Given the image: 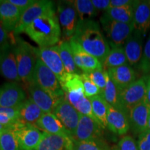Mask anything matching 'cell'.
I'll list each match as a JSON object with an SVG mask.
<instances>
[{"mask_svg":"<svg viewBox=\"0 0 150 150\" xmlns=\"http://www.w3.org/2000/svg\"><path fill=\"white\" fill-rule=\"evenodd\" d=\"M71 39L87 53L96 57L102 63L110 50L107 40L101 31L99 23L93 20H79L76 31Z\"/></svg>","mask_w":150,"mask_h":150,"instance_id":"6da1fadb","label":"cell"},{"mask_svg":"<svg viewBox=\"0 0 150 150\" xmlns=\"http://www.w3.org/2000/svg\"><path fill=\"white\" fill-rule=\"evenodd\" d=\"M39 47L58 45L62 32L55 10L47 13L30 24L24 31Z\"/></svg>","mask_w":150,"mask_h":150,"instance_id":"7a4b0ae2","label":"cell"},{"mask_svg":"<svg viewBox=\"0 0 150 150\" xmlns=\"http://www.w3.org/2000/svg\"><path fill=\"white\" fill-rule=\"evenodd\" d=\"M14 46L20 81L29 84L33 81V72L38 60L35 48L19 37H16Z\"/></svg>","mask_w":150,"mask_h":150,"instance_id":"3957f363","label":"cell"},{"mask_svg":"<svg viewBox=\"0 0 150 150\" xmlns=\"http://www.w3.org/2000/svg\"><path fill=\"white\" fill-rule=\"evenodd\" d=\"M32 81L54 97L58 98L65 97L59 79L39 59L35 64Z\"/></svg>","mask_w":150,"mask_h":150,"instance_id":"277c9868","label":"cell"},{"mask_svg":"<svg viewBox=\"0 0 150 150\" xmlns=\"http://www.w3.org/2000/svg\"><path fill=\"white\" fill-rule=\"evenodd\" d=\"M57 14L63 40L69 41L74 35L79 22V16L72 1H59Z\"/></svg>","mask_w":150,"mask_h":150,"instance_id":"5b68a950","label":"cell"},{"mask_svg":"<svg viewBox=\"0 0 150 150\" xmlns=\"http://www.w3.org/2000/svg\"><path fill=\"white\" fill-rule=\"evenodd\" d=\"M147 85L145 77L135 81L128 87L119 92V103L122 110L129 113L134 106L146 99Z\"/></svg>","mask_w":150,"mask_h":150,"instance_id":"8992f818","label":"cell"},{"mask_svg":"<svg viewBox=\"0 0 150 150\" xmlns=\"http://www.w3.org/2000/svg\"><path fill=\"white\" fill-rule=\"evenodd\" d=\"M100 22L112 47L125 45L126 40L134 31V24L116 22L104 16L101 18Z\"/></svg>","mask_w":150,"mask_h":150,"instance_id":"52a82bcc","label":"cell"},{"mask_svg":"<svg viewBox=\"0 0 150 150\" xmlns=\"http://www.w3.org/2000/svg\"><path fill=\"white\" fill-rule=\"evenodd\" d=\"M53 10L55 9L54 4L52 1L35 0V2L31 6L22 13L20 20L13 31L14 34L18 35L21 33H24L26 28L34 20Z\"/></svg>","mask_w":150,"mask_h":150,"instance_id":"ba28073f","label":"cell"},{"mask_svg":"<svg viewBox=\"0 0 150 150\" xmlns=\"http://www.w3.org/2000/svg\"><path fill=\"white\" fill-rule=\"evenodd\" d=\"M52 112L62 123L68 136L72 138L79 121V112L65 97L56 104Z\"/></svg>","mask_w":150,"mask_h":150,"instance_id":"9c48e42d","label":"cell"},{"mask_svg":"<svg viewBox=\"0 0 150 150\" xmlns=\"http://www.w3.org/2000/svg\"><path fill=\"white\" fill-rule=\"evenodd\" d=\"M35 52L38 59L56 74L59 81L63 79L67 72L60 56L59 45L35 48Z\"/></svg>","mask_w":150,"mask_h":150,"instance_id":"30bf717a","label":"cell"},{"mask_svg":"<svg viewBox=\"0 0 150 150\" xmlns=\"http://www.w3.org/2000/svg\"><path fill=\"white\" fill-rule=\"evenodd\" d=\"M103 129L96 120L80 114L77 128L72 139L73 141L102 139Z\"/></svg>","mask_w":150,"mask_h":150,"instance_id":"8fae6325","label":"cell"},{"mask_svg":"<svg viewBox=\"0 0 150 150\" xmlns=\"http://www.w3.org/2000/svg\"><path fill=\"white\" fill-rule=\"evenodd\" d=\"M15 130L22 150H36L42 138L43 132L33 125L21 123L16 125Z\"/></svg>","mask_w":150,"mask_h":150,"instance_id":"7c38bea8","label":"cell"},{"mask_svg":"<svg viewBox=\"0 0 150 150\" xmlns=\"http://www.w3.org/2000/svg\"><path fill=\"white\" fill-rule=\"evenodd\" d=\"M15 42L8 44L4 50L0 59V74L11 82L17 83L20 81V79L15 53Z\"/></svg>","mask_w":150,"mask_h":150,"instance_id":"4fadbf2b","label":"cell"},{"mask_svg":"<svg viewBox=\"0 0 150 150\" xmlns=\"http://www.w3.org/2000/svg\"><path fill=\"white\" fill-rule=\"evenodd\" d=\"M27 86L29 99L32 100L44 113L53 111L56 104L63 98H58L53 96L33 81L27 84Z\"/></svg>","mask_w":150,"mask_h":150,"instance_id":"5bb4252c","label":"cell"},{"mask_svg":"<svg viewBox=\"0 0 150 150\" xmlns=\"http://www.w3.org/2000/svg\"><path fill=\"white\" fill-rule=\"evenodd\" d=\"M150 106L146 99L136 105L129 111V117L130 129L135 135H140L148 129V119Z\"/></svg>","mask_w":150,"mask_h":150,"instance_id":"9a60e30c","label":"cell"},{"mask_svg":"<svg viewBox=\"0 0 150 150\" xmlns=\"http://www.w3.org/2000/svg\"><path fill=\"white\" fill-rule=\"evenodd\" d=\"M25 99V92L16 82L0 86V107L17 108Z\"/></svg>","mask_w":150,"mask_h":150,"instance_id":"2e32d148","label":"cell"},{"mask_svg":"<svg viewBox=\"0 0 150 150\" xmlns=\"http://www.w3.org/2000/svg\"><path fill=\"white\" fill-rule=\"evenodd\" d=\"M76 67L83 72H89L96 70H103L100 61L91 54L87 53L72 39L69 40Z\"/></svg>","mask_w":150,"mask_h":150,"instance_id":"e0dca14e","label":"cell"},{"mask_svg":"<svg viewBox=\"0 0 150 150\" xmlns=\"http://www.w3.org/2000/svg\"><path fill=\"white\" fill-rule=\"evenodd\" d=\"M107 127L110 131L117 135H124L130 129L129 114L126 111L108 105Z\"/></svg>","mask_w":150,"mask_h":150,"instance_id":"ac0fdd59","label":"cell"},{"mask_svg":"<svg viewBox=\"0 0 150 150\" xmlns=\"http://www.w3.org/2000/svg\"><path fill=\"white\" fill-rule=\"evenodd\" d=\"M142 34L135 31L126 40L124 45L128 64L131 67H139L142 56Z\"/></svg>","mask_w":150,"mask_h":150,"instance_id":"d6986e66","label":"cell"},{"mask_svg":"<svg viewBox=\"0 0 150 150\" xmlns=\"http://www.w3.org/2000/svg\"><path fill=\"white\" fill-rule=\"evenodd\" d=\"M106 72L119 92L136 81V73L129 64L108 69Z\"/></svg>","mask_w":150,"mask_h":150,"instance_id":"ffe728a7","label":"cell"},{"mask_svg":"<svg viewBox=\"0 0 150 150\" xmlns=\"http://www.w3.org/2000/svg\"><path fill=\"white\" fill-rule=\"evenodd\" d=\"M134 30L145 35L150 29V1H134Z\"/></svg>","mask_w":150,"mask_h":150,"instance_id":"44dd1931","label":"cell"},{"mask_svg":"<svg viewBox=\"0 0 150 150\" xmlns=\"http://www.w3.org/2000/svg\"><path fill=\"white\" fill-rule=\"evenodd\" d=\"M73 140L70 137L43 132L36 150H72Z\"/></svg>","mask_w":150,"mask_h":150,"instance_id":"7402d4cb","label":"cell"},{"mask_svg":"<svg viewBox=\"0 0 150 150\" xmlns=\"http://www.w3.org/2000/svg\"><path fill=\"white\" fill-rule=\"evenodd\" d=\"M19 113V122L35 126L43 115V111L32 100L26 99L17 107Z\"/></svg>","mask_w":150,"mask_h":150,"instance_id":"603a6c76","label":"cell"},{"mask_svg":"<svg viewBox=\"0 0 150 150\" xmlns=\"http://www.w3.org/2000/svg\"><path fill=\"white\" fill-rule=\"evenodd\" d=\"M21 14L22 11L8 0L0 1V22L8 31L13 32Z\"/></svg>","mask_w":150,"mask_h":150,"instance_id":"cb8c5ba5","label":"cell"},{"mask_svg":"<svg viewBox=\"0 0 150 150\" xmlns=\"http://www.w3.org/2000/svg\"><path fill=\"white\" fill-rule=\"evenodd\" d=\"M35 127L48 134L69 136L62 123L52 112L43 113Z\"/></svg>","mask_w":150,"mask_h":150,"instance_id":"d4e9b609","label":"cell"},{"mask_svg":"<svg viewBox=\"0 0 150 150\" xmlns=\"http://www.w3.org/2000/svg\"><path fill=\"white\" fill-rule=\"evenodd\" d=\"M65 97L80 114L95 119L93 113L91 101L85 96L84 92L65 93Z\"/></svg>","mask_w":150,"mask_h":150,"instance_id":"484cf974","label":"cell"},{"mask_svg":"<svg viewBox=\"0 0 150 150\" xmlns=\"http://www.w3.org/2000/svg\"><path fill=\"white\" fill-rule=\"evenodd\" d=\"M134 1L131 4L118 8H110L103 16L114 21L126 24H134Z\"/></svg>","mask_w":150,"mask_h":150,"instance_id":"4316f807","label":"cell"},{"mask_svg":"<svg viewBox=\"0 0 150 150\" xmlns=\"http://www.w3.org/2000/svg\"><path fill=\"white\" fill-rule=\"evenodd\" d=\"M92 104L93 113L95 120L103 129L107 127V113L108 104L101 95L89 98Z\"/></svg>","mask_w":150,"mask_h":150,"instance_id":"83f0119b","label":"cell"},{"mask_svg":"<svg viewBox=\"0 0 150 150\" xmlns=\"http://www.w3.org/2000/svg\"><path fill=\"white\" fill-rule=\"evenodd\" d=\"M102 64L103 70L106 71L108 69L128 64L123 47H112Z\"/></svg>","mask_w":150,"mask_h":150,"instance_id":"f1b7e54d","label":"cell"},{"mask_svg":"<svg viewBox=\"0 0 150 150\" xmlns=\"http://www.w3.org/2000/svg\"><path fill=\"white\" fill-rule=\"evenodd\" d=\"M58 45H59L60 56L66 72L70 74H74V73L79 74L77 70L78 67L74 63L70 42L63 40L59 44H58Z\"/></svg>","mask_w":150,"mask_h":150,"instance_id":"f546056e","label":"cell"},{"mask_svg":"<svg viewBox=\"0 0 150 150\" xmlns=\"http://www.w3.org/2000/svg\"><path fill=\"white\" fill-rule=\"evenodd\" d=\"M61 88L64 93L73 92H84L83 81L81 74L66 73L63 79L60 81Z\"/></svg>","mask_w":150,"mask_h":150,"instance_id":"4dcf8cb0","label":"cell"},{"mask_svg":"<svg viewBox=\"0 0 150 150\" xmlns=\"http://www.w3.org/2000/svg\"><path fill=\"white\" fill-rule=\"evenodd\" d=\"M15 127L6 129L0 134V150H22L19 143Z\"/></svg>","mask_w":150,"mask_h":150,"instance_id":"1f68e13d","label":"cell"},{"mask_svg":"<svg viewBox=\"0 0 150 150\" xmlns=\"http://www.w3.org/2000/svg\"><path fill=\"white\" fill-rule=\"evenodd\" d=\"M72 2L78 13L79 21L93 20L94 17L97 16V10L91 0H75Z\"/></svg>","mask_w":150,"mask_h":150,"instance_id":"d6a6232c","label":"cell"},{"mask_svg":"<svg viewBox=\"0 0 150 150\" xmlns=\"http://www.w3.org/2000/svg\"><path fill=\"white\" fill-rule=\"evenodd\" d=\"M106 87L102 91L101 95L104 97L106 102L108 103V105L115 107L118 109H121L119 103V91L116 87L113 82L110 79L108 76L107 72L106 71Z\"/></svg>","mask_w":150,"mask_h":150,"instance_id":"836d02e7","label":"cell"},{"mask_svg":"<svg viewBox=\"0 0 150 150\" xmlns=\"http://www.w3.org/2000/svg\"><path fill=\"white\" fill-rule=\"evenodd\" d=\"M72 150H110L102 139L73 141Z\"/></svg>","mask_w":150,"mask_h":150,"instance_id":"e575fe53","label":"cell"},{"mask_svg":"<svg viewBox=\"0 0 150 150\" xmlns=\"http://www.w3.org/2000/svg\"><path fill=\"white\" fill-rule=\"evenodd\" d=\"M84 73L90 79V80L92 82H93L101 90L102 93V91H104L105 87H106V70H96L89 72Z\"/></svg>","mask_w":150,"mask_h":150,"instance_id":"d590c367","label":"cell"},{"mask_svg":"<svg viewBox=\"0 0 150 150\" xmlns=\"http://www.w3.org/2000/svg\"><path fill=\"white\" fill-rule=\"evenodd\" d=\"M81 76L82 81H83L84 95L86 97L90 98V97L97 96V95L102 94L101 90L90 80V79L86 76L85 73H81Z\"/></svg>","mask_w":150,"mask_h":150,"instance_id":"8d00e7d4","label":"cell"},{"mask_svg":"<svg viewBox=\"0 0 150 150\" xmlns=\"http://www.w3.org/2000/svg\"><path fill=\"white\" fill-rule=\"evenodd\" d=\"M138 69L142 71L143 74H150V35L145 43Z\"/></svg>","mask_w":150,"mask_h":150,"instance_id":"74e56055","label":"cell"},{"mask_svg":"<svg viewBox=\"0 0 150 150\" xmlns=\"http://www.w3.org/2000/svg\"><path fill=\"white\" fill-rule=\"evenodd\" d=\"M16 36L13 32L8 31L0 22V49L4 48L11 42H16Z\"/></svg>","mask_w":150,"mask_h":150,"instance_id":"f35d334b","label":"cell"},{"mask_svg":"<svg viewBox=\"0 0 150 150\" xmlns=\"http://www.w3.org/2000/svg\"><path fill=\"white\" fill-rule=\"evenodd\" d=\"M114 150H138V144L131 136H124L119 140L117 147Z\"/></svg>","mask_w":150,"mask_h":150,"instance_id":"ab89813d","label":"cell"},{"mask_svg":"<svg viewBox=\"0 0 150 150\" xmlns=\"http://www.w3.org/2000/svg\"><path fill=\"white\" fill-rule=\"evenodd\" d=\"M138 150H150V131L140 134L138 140Z\"/></svg>","mask_w":150,"mask_h":150,"instance_id":"60d3db41","label":"cell"},{"mask_svg":"<svg viewBox=\"0 0 150 150\" xmlns=\"http://www.w3.org/2000/svg\"><path fill=\"white\" fill-rule=\"evenodd\" d=\"M0 113L4 115L16 122H19V113L17 108L0 107Z\"/></svg>","mask_w":150,"mask_h":150,"instance_id":"b9f144b4","label":"cell"},{"mask_svg":"<svg viewBox=\"0 0 150 150\" xmlns=\"http://www.w3.org/2000/svg\"><path fill=\"white\" fill-rule=\"evenodd\" d=\"M8 1L11 4L16 6L22 13L24 10L31 6L35 2V0H8Z\"/></svg>","mask_w":150,"mask_h":150,"instance_id":"7bdbcfd3","label":"cell"},{"mask_svg":"<svg viewBox=\"0 0 150 150\" xmlns=\"http://www.w3.org/2000/svg\"><path fill=\"white\" fill-rule=\"evenodd\" d=\"M91 1L97 10L106 11L110 8V0H91Z\"/></svg>","mask_w":150,"mask_h":150,"instance_id":"ee69618b","label":"cell"},{"mask_svg":"<svg viewBox=\"0 0 150 150\" xmlns=\"http://www.w3.org/2000/svg\"><path fill=\"white\" fill-rule=\"evenodd\" d=\"M134 1L131 0H110V8H118L131 4Z\"/></svg>","mask_w":150,"mask_h":150,"instance_id":"f6af8a7d","label":"cell"},{"mask_svg":"<svg viewBox=\"0 0 150 150\" xmlns=\"http://www.w3.org/2000/svg\"><path fill=\"white\" fill-rule=\"evenodd\" d=\"M0 124L1 125H5V126H8V127H13L15 126V125H18L19 124L18 122H16L10 119V118L6 117L4 115H2V114L0 113Z\"/></svg>","mask_w":150,"mask_h":150,"instance_id":"bcb514c9","label":"cell"},{"mask_svg":"<svg viewBox=\"0 0 150 150\" xmlns=\"http://www.w3.org/2000/svg\"><path fill=\"white\" fill-rule=\"evenodd\" d=\"M145 79L147 90H146V101L150 106V74L144 76Z\"/></svg>","mask_w":150,"mask_h":150,"instance_id":"7dc6e473","label":"cell"},{"mask_svg":"<svg viewBox=\"0 0 150 150\" xmlns=\"http://www.w3.org/2000/svg\"><path fill=\"white\" fill-rule=\"evenodd\" d=\"M16 126V125H15ZM14 127V126H13ZM10 127H8V126H5V125H1V124H0V133H1L2 131H4L6 129H7L8 128H10Z\"/></svg>","mask_w":150,"mask_h":150,"instance_id":"c3c4849f","label":"cell"},{"mask_svg":"<svg viewBox=\"0 0 150 150\" xmlns=\"http://www.w3.org/2000/svg\"><path fill=\"white\" fill-rule=\"evenodd\" d=\"M7 46V45H6ZM4 47V48H5ZM4 48H3V49H0V59H1V56H2V54H3V52H4Z\"/></svg>","mask_w":150,"mask_h":150,"instance_id":"681fc988","label":"cell"},{"mask_svg":"<svg viewBox=\"0 0 150 150\" xmlns=\"http://www.w3.org/2000/svg\"><path fill=\"white\" fill-rule=\"evenodd\" d=\"M148 129L150 131V112L149 115V119H148Z\"/></svg>","mask_w":150,"mask_h":150,"instance_id":"f907efd6","label":"cell"}]
</instances>
